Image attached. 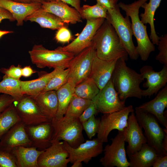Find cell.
Returning a JSON list of instances; mask_svg holds the SVG:
<instances>
[{
  "instance_id": "obj_1",
  "label": "cell",
  "mask_w": 167,
  "mask_h": 167,
  "mask_svg": "<svg viewBox=\"0 0 167 167\" xmlns=\"http://www.w3.org/2000/svg\"><path fill=\"white\" fill-rule=\"evenodd\" d=\"M99 58L111 61L123 59L126 61L128 54L112 26L106 19L96 32L92 40Z\"/></svg>"
},
{
  "instance_id": "obj_2",
  "label": "cell",
  "mask_w": 167,
  "mask_h": 167,
  "mask_svg": "<svg viewBox=\"0 0 167 167\" xmlns=\"http://www.w3.org/2000/svg\"><path fill=\"white\" fill-rule=\"evenodd\" d=\"M126 62L122 58L117 61L111 77L115 89L122 101L132 97L141 99L142 90L140 85L144 79L141 74L128 66Z\"/></svg>"
},
{
  "instance_id": "obj_3",
  "label": "cell",
  "mask_w": 167,
  "mask_h": 167,
  "mask_svg": "<svg viewBox=\"0 0 167 167\" xmlns=\"http://www.w3.org/2000/svg\"><path fill=\"white\" fill-rule=\"evenodd\" d=\"M148 0H138L129 4L121 2L118 4L119 7L124 11L126 16L131 19L133 34L137 43V50L141 59L144 61L148 59L150 54L155 49L148 35L147 26L141 22L139 15L140 8Z\"/></svg>"
},
{
  "instance_id": "obj_4",
  "label": "cell",
  "mask_w": 167,
  "mask_h": 167,
  "mask_svg": "<svg viewBox=\"0 0 167 167\" xmlns=\"http://www.w3.org/2000/svg\"><path fill=\"white\" fill-rule=\"evenodd\" d=\"M32 62L41 68H67L75 55L63 50L62 47L49 50L42 45H35L28 51Z\"/></svg>"
},
{
  "instance_id": "obj_5",
  "label": "cell",
  "mask_w": 167,
  "mask_h": 167,
  "mask_svg": "<svg viewBox=\"0 0 167 167\" xmlns=\"http://www.w3.org/2000/svg\"><path fill=\"white\" fill-rule=\"evenodd\" d=\"M105 19L115 29L130 58L137 60L139 56L132 40L133 34L130 17H123L118 6L113 10L107 11Z\"/></svg>"
},
{
  "instance_id": "obj_6",
  "label": "cell",
  "mask_w": 167,
  "mask_h": 167,
  "mask_svg": "<svg viewBox=\"0 0 167 167\" xmlns=\"http://www.w3.org/2000/svg\"><path fill=\"white\" fill-rule=\"evenodd\" d=\"M135 113L139 124L144 130V134L147 143L155 149L159 155H167V152L163 149L162 145L167 129H163L153 115L144 112L138 107L135 108Z\"/></svg>"
},
{
  "instance_id": "obj_7",
  "label": "cell",
  "mask_w": 167,
  "mask_h": 167,
  "mask_svg": "<svg viewBox=\"0 0 167 167\" xmlns=\"http://www.w3.org/2000/svg\"><path fill=\"white\" fill-rule=\"evenodd\" d=\"M51 122L54 129L52 140L65 141L73 148L84 142L83 126L79 118L71 119L64 116L53 119Z\"/></svg>"
},
{
  "instance_id": "obj_8",
  "label": "cell",
  "mask_w": 167,
  "mask_h": 167,
  "mask_svg": "<svg viewBox=\"0 0 167 167\" xmlns=\"http://www.w3.org/2000/svg\"><path fill=\"white\" fill-rule=\"evenodd\" d=\"M134 111L131 105L119 111L103 114L100 119L97 133L98 139L103 143L107 142L108 135L112 130L123 131L127 126L130 113Z\"/></svg>"
},
{
  "instance_id": "obj_9",
  "label": "cell",
  "mask_w": 167,
  "mask_h": 167,
  "mask_svg": "<svg viewBox=\"0 0 167 167\" xmlns=\"http://www.w3.org/2000/svg\"><path fill=\"white\" fill-rule=\"evenodd\" d=\"M111 140L110 144L106 145L103 149L104 155L100 162L105 167H128V161L125 148L123 131H118L117 135Z\"/></svg>"
},
{
  "instance_id": "obj_10",
  "label": "cell",
  "mask_w": 167,
  "mask_h": 167,
  "mask_svg": "<svg viewBox=\"0 0 167 167\" xmlns=\"http://www.w3.org/2000/svg\"><path fill=\"white\" fill-rule=\"evenodd\" d=\"M96 54L92 43L70 61L67 67L69 69V78L73 79L76 86L88 77Z\"/></svg>"
},
{
  "instance_id": "obj_11",
  "label": "cell",
  "mask_w": 167,
  "mask_h": 167,
  "mask_svg": "<svg viewBox=\"0 0 167 167\" xmlns=\"http://www.w3.org/2000/svg\"><path fill=\"white\" fill-rule=\"evenodd\" d=\"M12 105L21 121L25 126L35 125L51 121L42 114L30 96L24 95L19 99L15 100Z\"/></svg>"
},
{
  "instance_id": "obj_12",
  "label": "cell",
  "mask_w": 167,
  "mask_h": 167,
  "mask_svg": "<svg viewBox=\"0 0 167 167\" xmlns=\"http://www.w3.org/2000/svg\"><path fill=\"white\" fill-rule=\"evenodd\" d=\"M99 112L103 114L119 111L126 106L119 98L111 78L93 100Z\"/></svg>"
},
{
  "instance_id": "obj_13",
  "label": "cell",
  "mask_w": 167,
  "mask_h": 167,
  "mask_svg": "<svg viewBox=\"0 0 167 167\" xmlns=\"http://www.w3.org/2000/svg\"><path fill=\"white\" fill-rule=\"evenodd\" d=\"M70 162L63 141L52 140L51 144L38 158V167H66Z\"/></svg>"
},
{
  "instance_id": "obj_14",
  "label": "cell",
  "mask_w": 167,
  "mask_h": 167,
  "mask_svg": "<svg viewBox=\"0 0 167 167\" xmlns=\"http://www.w3.org/2000/svg\"><path fill=\"white\" fill-rule=\"evenodd\" d=\"M64 147L69 154L70 162L79 161L87 164L93 158L102 152L103 143L97 138L86 140L76 148L71 147L66 142L63 141Z\"/></svg>"
},
{
  "instance_id": "obj_15",
  "label": "cell",
  "mask_w": 167,
  "mask_h": 167,
  "mask_svg": "<svg viewBox=\"0 0 167 167\" xmlns=\"http://www.w3.org/2000/svg\"><path fill=\"white\" fill-rule=\"evenodd\" d=\"M105 19L100 18L87 20L86 24L81 32L71 43L62 47L63 50L75 55L90 46L93 36Z\"/></svg>"
},
{
  "instance_id": "obj_16",
  "label": "cell",
  "mask_w": 167,
  "mask_h": 167,
  "mask_svg": "<svg viewBox=\"0 0 167 167\" xmlns=\"http://www.w3.org/2000/svg\"><path fill=\"white\" fill-rule=\"evenodd\" d=\"M140 74L146 82L143 87L147 88L142 90V96L150 97L158 92L167 83V66L164 65L159 71H156L150 66L145 65L140 70Z\"/></svg>"
},
{
  "instance_id": "obj_17",
  "label": "cell",
  "mask_w": 167,
  "mask_h": 167,
  "mask_svg": "<svg viewBox=\"0 0 167 167\" xmlns=\"http://www.w3.org/2000/svg\"><path fill=\"white\" fill-rule=\"evenodd\" d=\"M131 113L127 126L123 130L124 140L128 143L126 150L128 156L139 151L144 144L147 143L143 128L137 121L134 111Z\"/></svg>"
},
{
  "instance_id": "obj_18",
  "label": "cell",
  "mask_w": 167,
  "mask_h": 167,
  "mask_svg": "<svg viewBox=\"0 0 167 167\" xmlns=\"http://www.w3.org/2000/svg\"><path fill=\"white\" fill-rule=\"evenodd\" d=\"M25 129L31 141V147L43 151L51 145L54 132L51 121L25 126Z\"/></svg>"
},
{
  "instance_id": "obj_19",
  "label": "cell",
  "mask_w": 167,
  "mask_h": 167,
  "mask_svg": "<svg viewBox=\"0 0 167 167\" xmlns=\"http://www.w3.org/2000/svg\"><path fill=\"white\" fill-rule=\"evenodd\" d=\"M25 126L21 121L12 126L0 139V150L11 152L17 147H31Z\"/></svg>"
},
{
  "instance_id": "obj_20",
  "label": "cell",
  "mask_w": 167,
  "mask_h": 167,
  "mask_svg": "<svg viewBox=\"0 0 167 167\" xmlns=\"http://www.w3.org/2000/svg\"><path fill=\"white\" fill-rule=\"evenodd\" d=\"M41 7L45 11L60 18L65 24H75L82 22L79 12L68 4L59 1H43Z\"/></svg>"
},
{
  "instance_id": "obj_21",
  "label": "cell",
  "mask_w": 167,
  "mask_h": 167,
  "mask_svg": "<svg viewBox=\"0 0 167 167\" xmlns=\"http://www.w3.org/2000/svg\"><path fill=\"white\" fill-rule=\"evenodd\" d=\"M117 60H103L98 58L96 54L88 77L93 80L100 90L111 79Z\"/></svg>"
},
{
  "instance_id": "obj_22",
  "label": "cell",
  "mask_w": 167,
  "mask_h": 167,
  "mask_svg": "<svg viewBox=\"0 0 167 167\" xmlns=\"http://www.w3.org/2000/svg\"><path fill=\"white\" fill-rule=\"evenodd\" d=\"M152 100L139 106L144 112L153 115L158 122L167 129V118L164 112L167 107V86L166 85L157 93Z\"/></svg>"
},
{
  "instance_id": "obj_23",
  "label": "cell",
  "mask_w": 167,
  "mask_h": 167,
  "mask_svg": "<svg viewBox=\"0 0 167 167\" xmlns=\"http://www.w3.org/2000/svg\"><path fill=\"white\" fill-rule=\"evenodd\" d=\"M0 7L10 12L16 20L17 25L21 26L27 16L41 7V3H25L9 0H0Z\"/></svg>"
},
{
  "instance_id": "obj_24",
  "label": "cell",
  "mask_w": 167,
  "mask_h": 167,
  "mask_svg": "<svg viewBox=\"0 0 167 167\" xmlns=\"http://www.w3.org/2000/svg\"><path fill=\"white\" fill-rule=\"evenodd\" d=\"M30 96L34 100L44 116L51 121L55 117L58 109V101L56 91L41 92Z\"/></svg>"
},
{
  "instance_id": "obj_25",
  "label": "cell",
  "mask_w": 167,
  "mask_h": 167,
  "mask_svg": "<svg viewBox=\"0 0 167 167\" xmlns=\"http://www.w3.org/2000/svg\"><path fill=\"white\" fill-rule=\"evenodd\" d=\"M44 151L32 147L19 146L11 152L15 158L17 167H38V159Z\"/></svg>"
},
{
  "instance_id": "obj_26",
  "label": "cell",
  "mask_w": 167,
  "mask_h": 167,
  "mask_svg": "<svg viewBox=\"0 0 167 167\" xmlns=\"http://www.w3.org/2000/svg\"><path fill=\"white\" fill-rule=\"evenodd\" d=\"M24 21L35 22L41 27L52 30H58L64 26L65 23L54 15L45 11L42 7L27 16Z\"/></svg>"
},
{
  "instance_id": "obj_27",
  "label": "cell",
  "mask_w": 167,
  "mask_h": 167,
  "mask_svg": "<svg viewBox=\"0 0 167 167\" xmlns=\"http://www.w3.org/2000/svg\"><path fill=\"white\" fill-rule=\"evenodd\" d=\"M64 69L65 68H55L52 72L45 74L37 79L31 80L21 81V88L23 94L33 96L41 92L52 78Z\"/></svg>"
},
{
  "instance_id": "obj_28",
  "label": "cell",
  "mask_w": 167,
  "mask_h": 167,
  "mask_svg": "<svg viewBox=\"0 0 167 167\" xmlns=\"http://www.w3.org/2000/svg\"><path fill=\"white\" fill-rule=\"evenodd\" d=\"M158 155L155 149L146 143L139 151L128 156L129 167H151Z\"/></svg>"
},
{
  "instance_id": "obj_29",
  "label": "cell",
  "mask_w": 167,
  "mask_h": 167,
  "mask_svg": "<svg viewBox=\"0 0 167 167\" xmlns=\"http://www.w3.org/2000/svg\"><path fill=\"white\" fill-rule=\"evenodd\" d=\"M76 85L73 79L69 77L67 81L56 91L58 101V109L55 117L58 119L63 117L74 95Z\"/></svg>"
},
{
  "instance_id": "obj_30",
  "label": "cell",
  "mask_w": 167,
  "mask_h": 167,
  "mask_svg": "<svg viewBox=\"0 0 167 167\" xmlns=\"http://www.w3.org/2000/svg\"><path fill=\"white\" fill-rule=\"evenodd\" d=\"M161 0H149L148 3H144L141 7L144 9V12L140 16L141 22L144 24H149L150 27L149 38L154 45L158 44L159 37L157 35L154 24V16L155 12L159 7Z\"/></svg>"
},
{
  "instance_id": "obj_31",
  "label": "cell",
  "mask_w": 167,
  "mask_h": 167,
  "mask_svg": "<svg viewBox=\"0 0 167 167\" xmlns=\"http://www.w3.org/2000/svg\"><path fill=\"white\" fill-rule=\"evenodd\" d=\"M21 81L4 75L0 82V93L8 95L15 100L21 98L24 94L21 88Z\"/></svg>"
},
{
  "instance_id": "obj_32",
  "label": "cell",
  "mask_w": 167,
  "mask_h": 167,
  "mask_svg": "<svg viewBox=\"0 0 167 167\" xmlns=\"http://www.w3.org/2000/svg\"><path fill=\"white\" fill-rule=\"evenodd\" d=\"M100 90L91 78H88L75 87L74 95L92 101L99 93Z\"/></svg>"
},
{
  "instance_id": "obj_33",
  "label": "cell",
  "mask_w": 167,
  "mask_h": 167,
  "mask_svg": "<svg viewBox=\"0 0 167 167\" xmlns=\"http://www.w3.org/2000/svg\"><path fill=\"white\" fill-rule=\"evenodd\" d=\"M21 121L12 104L0 113V139L14 125Z\"/></svg>"
},
{
  "instance_id": "obj_34",
  "label": "cell",
  "mask_w": 167,
  "mask_h": 167,
  "mask_svg": "<svg viewBox=\"0 0 167 167\" xmlns=\"http://www.w3.org/2000/svg\"><path fill=\"white\" fill-rule=\"evenodd\" d=\"M92 101L85 99L74 95L64 116L71 119L79 118Z\"/></svg>"
},
{
  "instance_id": "obj_35",
  "label": "cell",
  "mask_w": 167,
  "mask_h": 167,
  "mask_svg": "<svg viewBox=\"0 0 167 167\" xmlns=\"http://www.w3.org/2000/svg\"><path fill=\"white\" fill-rule=\"evenodd\" d=\"M107 10L97 3L93 6L84 5L81 7L79 14L82 19L87 20L100 18L106 19Z\"/></svg>"
},
{
  "instance_id": "obj_36",
  "label": "cell",
  "mask_w": 167,
  "mask_h": 167,
  "mask_svg": "<svg viewBox=\"0 0 167 167\" xmlns=\"http://www.w3.org/2000/svg\"><path fill=\"white\" fill-rule=\"evenodd\" d=\"M69 72V69L68 68L59 72L52 78L42 92L51 90L57 91L68 80Z\"/></svg>"
},
{
  "instance_id": "obj_37",
  "label": "cell",
  "mask_w": 167,
  "mask_h": 167,
  "mask_svg": "<svg viewBox=\"0 0 167 167\" xmlns=\"http://www.w3.org/2000/svg\"><path fill=\"white\" fill-rule=\"evenodd\" d=\"M100 119V118H96L95 115H94L82 123L83 130L85 131L89 139H91L97 133Z\"/></svg>"
},
{
  "instance_id": "obj_38",
  "label": "cell",
  "mask_w": 167,
  "mask_h": 167,
  "mask_svg": "<svg viewBox=\"0 0 167 167\" xmlns=\"http://www.w3.org/2000/svg\"><path fill=\"white\" fill-rule=\"evenodd\" d=\"M159 51L156 59L164 65L167 66V34L159 37L157 45Z\"/></svg>"
},
{
  "instance_id": "obj_39",
  "label": "cell",
  "mask_w": 167,
  "mask_h": 167,
  "mask_svg": "<svg viewBox=\"0 0 167 167\" xmlns=\"http://www.w3.org/2000/svg\"><path fill=\"white\" fill-rule=\"evenodd\" d=\"M0 167H17L15 158L11 152L0 150Z\"/></svg>"
},
{
  "instance_id": "obj_40",
  "label": "cell",
  "mask_w": 167,
  "mask_h": 167,
  "mask_svg": "<svg viewBox=\"0 0 167 167\" xmlns=\"http://www.w3.org/2000/svg\"><path fill=\"white\" fill-rule=\"evenodd\" d=\"M22 68L21 66L19 64L17 66L12 65L8 68H1L0 71L4 75L12 78L19 80L22 76Z\"/></svg>"
},
{
  "instance_id": "obj_41",
  "label": "cell",
  "mask_w": 167,
  "mask_h": 167,
  "mask_svg": "<svg viewBox=\"0 0 167 167\" xmlns=\"http://www.w3.org/2000/svg\"><path fill=\"white\" fill-rule=\"evenodd\" d=\"M55 36V38L58 42L68 43L72 38V36L70 30L65 26L58 30Z\"/></svg>"
},
{
  "instance_id": "obj_42",
  "label": "cell",
  "mask_w": 167,
  "mask_h": 167,
  "mask_svg": "<svg viewBox=\"0 0 167 167\" xmlns=\"http://www.w3.org/2000/svg\"><path fill=\"white\" fill-rule=\"evenodd\" d=\"M99 112L94 101L92 100V103L84 110L79 117V119L82 123L94 115H96Z\"/></svg>"
},
{
  "instance_id": "obj_43",
  "label": "cell",
  "mask_w": 167,
  "mask_h": 167,
  "mask_svg": "<svg viewBox=\"0 0 167 167\" xmlns=\"http://www.w3.org/2000/svg\"><path fill=\"white\" fill-rule=\"evenodd\" d=\"M15 99L11 96L2 94L0 95V113L11 105Z\"/></svg>"
},
{
  "instance_id": "obj_44",
  "label": "cell",
  "mask_w": 167,
  "mask_h": 167,
  "mask_svg": "<svg viewBox=\"0 0 167 167\" xmlns=\"http://www.w3.org/2000/svg\"><path fill=\"white\" fill-rule=\"evenodd\" d=\"M97 3L105 8L107 11L114 9L118 6V0H96Z\"/></svg>"
},
{
  "instance_id": "obj_45",
  "label": "cell",
  "mask_w": 167,
  "mask_h": 167,
  "mask_svg": "<svg viewBox=\"0 0 167 167\" xmlns=\"http://www.w3.org/2000/svg\"><path fill=\"white\" fill-rule=\"evenodd\" d=\"M152 166L153 167H167V155L158 156L156 158Z\"/></svg>"
},
{
  "instance_id": "obj_46",
  "label": "cell",
  "mask_w": 167,
  "mask_h": 167,
  "mask_svg": "<svg viewBox=\"0 0 167 167\" xmlns=\"http://www.w3.org/2000/svg\"><path fill=\"white\" fill-rule=\"evenodd\" d=\"M7 19L11 21L15 20L12 14L6 10L0 7V23L2 20Z\"/></svg>"
},
{
  "instance_id": "obj_47",
  "label": "cell",
  "mask_w": 167,
  "mask_h": 167,
  "mask_svg": "<svg viewBox=\"0 0 167 167\" xmlns=\"http://www.w3.org/2000/svg\"><path fill=\"white\" fill-rule=\"evenodd\" d=\"M59 1L69 4L73 6L79 13L81 8L80 0H44L45 1Z\"/></svg>"
},
{
  "instance_id": "obj_48",
  "label": "cell",
  "mask_w": 167,
  "mask_h": 167,
  "mask_svg": "<svg viewBox=\"0 0 167 167\" xmlns=\"http://www.w3.org/2000/svg\"><path fill=\"white\" fill-rule=\"evenodd\" d=\"M36 71H34L30 66H26L22 68V76L28 77L31 76Z\"/></svg>"
},
{
  "instance_id": "obj_49",
  "label": "cell",
  "mask_w": 167,
  "mask_h": 167,
  "mask_svg": "<svg viewBox=\"0 0 167 167\" xmlns=\"http://www.w3.org/2000/svg\"><path fill=\"white\" fill-rule=\"evenodd\" d=\"M10 1L17 2H19L25 3H30L35 2H40L41 3L44 0H9Z\"/></svg>"
},
{
  "instance_id": "obj_50",
  "label": "cell",
  "mask_w": 167,
  "mask_h": 167,
  "mask_svg": "<svg viewBox=\"0 0 167 167\" xmlns=\"http://www.w3.org/2000/svg\"><path fill=\"white\" fill-rule=\"evenodd\" d=\"M162 145L163 149L165 151L167 152V132L166 133L162 141Z\"/></svg>"
},
{
  "instance_id": "obj_51",
  "label": "cell",
  "mask_w": 167,
  "mask_h": 167,
  "mask_svg": "<svg viewBox=\"0 0 167 167\" xmlns=\"http://www.w3.org/2000/svg\"><path fill=\"white\" fill-rule=\"evenodd\" d=\"M71 167H82V162L79 161H75L72 164Z\"/></svg>"
},
{
  "instance_id": "obj_52",
  "label": "cell",
  "mask_w": 167,
  "mask_h": 167,
  "mask_svg": "<svg viewBox=\"0 0 167 167\" xmlns=\"http://www.w3.org/2000/svg\"><path fill=\"white\" fill-rule=\"evenodd\" d=\"M13 32L12 31L0 30V38L3 36Z\"/></svg>"
},
{
  "instance_id": "obj_53",
  "label": "cell",
  "mask_w": 167,
  "mask_h": 167,
  "mask_svg": "<svg viewBox=\"0 0 167 167\" xmlns=\"http://www.w3.org/2000/svg\"><path fill=\"white\" fill-rule=\"evenodd\" d=\"M84 1H86V0H84Z\"/></svg>"
},
{
  "instance_id": "obj_54",
  "label": "cell",
  "mask_w": 167,
  "mask_h": 167,
  "mask_svg": "<svg viewBox=\"0 0 167 167\" xmlns=\"http://www.w3.org/2000/svg\"><path fill=\"white\" fill-rule=\"evenodd\" d=\"M0 79H1V77L0 76Z\"/></svg>"
}]
</instances>
